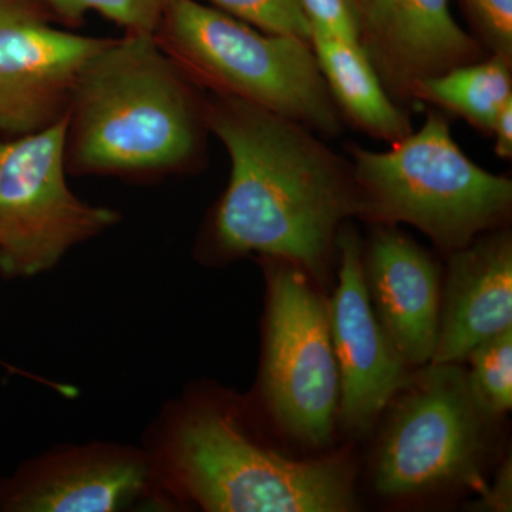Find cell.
Masks as SVG:
<instances>
[{
	"label": "cell",
	"mask_w": 512,
	"mask_h": 512,
	"mask_svg": "<svg viewBox=\"0 0 512 512\" xmlns=\"http://www.w3.org/2000/svg\"><path fill=\"white\" fill-rule=\"evenodd\" d=\"M495 137V153L501 158L512 156V99L505 103L503 109L498 113L493 131Z\"/></svg>",
	"instance_id": "cell-23"
},
{
	"label": "cell",
	"mask_w": 512,
	"mask_h": 512,
	"mask_svg": "<svg viewBox=\"0 0 512 512\" xmlns=\"http://www.w3.org/2000/svg\"><path fill=\"white\" fill-rule=\"evenodd\" d=\"M156 35L124 33L87 62L67 109V171L168 174L197 163L204 100Z\"/></svg>",
	"instance_id": "cell-2"
},
{
	"label": "cell",
	"mask_w": 512,
	"mask_h": 512,
	"mask_svg": "<svg viewBox=\"0 0 512 512\" xmlns=\"http://www.w3.org/2000/svg\"><path fill=\"white\" fill-rule=\"evenodd\" d=\"M312 30L359 42V22L353 0H299Z\"/></svg>",
	"instance_id": "cell-21"
},
{
	"label": "cell",
	"mask_w": 512,
	"mask_h": 512,
	"mask_svg": "<svg viewBox=\"0 0 512 512\" xmlns=\"http://www.w3.org/2000/svg\"><path fill=\"white\" fill-rule=\"evenodd\" d=\"M36 0H0V133H36L66 116L103 37L56 28Z\"/></svg>",
	"instance_id": "cell-9"
},
{
	"label": "cell",
	"mask_w": 512,
	"mask_h": 512,
	"mask_svg": "<svg viewBox=\"0 0 512 512\" xmlns=\"http://www.w3.org/2000/svg\"><path fill=\"white\" fill-rule=\"evenodd\" d=\"M49 15L63 22L79 23L90 12L99 13L124 33L156 35L167 0H36Z\"/></svg>",
	"instance_id": "cell-18"
},
{
	"label": "cell",
	"mask_w": 512,
	"mask_h": 512,
	"mask_svg": "<svg viewBox=\"0 0 512 512\" xmlns=\"http://www.w3.org/2000/svg\"><path fill=\"white\" fill-rule=\"evenodd\" d=\"M468 389L487 419L495 420L512 407V328L484 340L467 357Z\"/></svg>",
	"instance_id": "cell-17"
},
{
	"label": "cell",
	"mask_w": 512,
	"mask_h": 512,
	"mask_svg": "<svg viewBox=\"0 0 512 512\" xmlns=\"http://www.w3.org/2000/svg\"><path fill=\"white\" fill-rule=\"evenodd\" d=\"M252 28L311 42L312 26L299 0H208Z\"/></svg>",
	"instance_id": "cell-19"
},
{
	"label": "cell",
	"mask_w": 512,
	"mask_h": 512,
	"mask_svg": "<svg viewBox=\"0 0 512 512\" xmlns=\"http://www.w3.org/2000/svg\"><path fill=\"white\" fill-rule=\"evenodd\" d=\"M431 362L461 363L484 340L512 328L510 232L481 235L451 252Z\"/></svg>",
	"instance_id": "cell-13"
},
{
	"label": "cell",
	"mask_w": 512,
	"mask_h": 512,
	"mask_svg": "<svg viewBox=\"0 0 512 512\" xmlns=\"http://www.w3.org/2000/svg\"><path fill=\"white\" fill-rule=\"evenodd\" d=\"M359 43L390 97L413 99L423 80L483 59L451 0H353Z\"/></svg>",
	"instance_id": "cell-11"
},
{
	"label": "cell",
	"mask_w": 512,
	"mask_h": 512,
	"mask_svg": "<svg viewBox=\"0 0 512 512\" xmlns=\"http://www.w3.org/2000/svg\"><path fill=\"white\" fill-rule=\"evenodd\" d=\"M512 468L511 458L498 470L494 485L485 491L484 505L494 511H511Z\"/></svg>",
	"instance_id": "cell-22"
},
{
	"label": "cell",
	"mask_w": 512,
	"mask_h": 512,
	"mask_svg": "<svg viewBox=\"0 0 512 512\" xmlns=\"http://www.w3.org/2000/svg\"><path fill=\"white\" fill-rule=\"evenodd\" d=\"M146 464L127 453L83 450L19 474L0 491V507L23 512H109L146 485Z\"/></svg>",
	"instance_id": "cell-14"
},
{
	"label": "cell",
	"mask_w": 512,
	"mask_h": 512,
	"mask_svg": "<svg viewBox=\"0 0 512 512\" xmlns=\"http://www.w3.org/2000/svg\"><path fill=\"white\" fill-rule=\"evenodd\" d=\"M363 271L370 302L394 348L410 367L429 365L439 333L440 269L393 225L373 232Z\"/></svg>",
	"instance_id": "cell-12"
},
{
	"label": "cell",
	"mask_w": 512,
	"mask_h": 512,
	"mask_svg": "<svg viewBox=\"0 0 512 512\" xmlns=\"http://www.w3.org/2000/svg\"><path fill=\"white\" fill-rule=\"evenodd\" d=\"M156 37L197 86L322 136L340 133L338 107L308 40L262 32L198 0H167Z\"/></svg>",
	"instance_id": "cell-3"
},
{
	"label": "cell",
	"mask_w": 512,
	"mask_h": 512,
	"mask_svg": "<svg viewBox=\"0 0 512 512\" xmlns=\"http://www.w3.org/2000/svg\"><path fill=\"white\" fill-rule=\"evenodd\" d=\"M67 114L52 126L0 140V272L30 278L116 225L119 214L67 184Z\"/></svg>",
	"instance_id": "cell-7"
},
{
	"label": "cell",
	"mask_w": 512,
	"mask_h": 512,
	"mask_svg": "<svg viewBox=\"0 0 512 512\" xmlns=\"http://www.w3.org/2000/svg\"><path fill=\"white\" fill-rule=\"evenodd\" d=\"M266 259V326L262 390L279 426L292 439L323 447L339 417L340 377L329 303L308 272L285 259Z\"/></svg>",
	"instance_id": "cell-8"
},
{
	"label": "cell",
	"mask_w": 512,
	"mask_h": 512,
	"mask_svg": "<svg viewBox=\"0 0 512 512\" xmlns=\"http://www.w3.org/2000/svg\"><path fill=\"white\" fill-rule=\"evenodd\" d=\"M380 437L373 484L386 498L436 493L476 483L485 423L460 363H429L400 390Z\"/></svg>",
	"instance_id": "cell-6"
},
{
	"label": "cell",
	"mask_w": 512,
	"mask_h": 512,
	"mask_svg": "<svg viewBox=\"0 0 512 512\" xmlns=\"http://www.w3.org/2000/svg\"><path fill=\"white\" fill-rule=\"evenodd\" d=\"M204 123L231 163L212 224L222 254L285 259L326 281L343 222L362 217L352 163L309 128L224 94L204 100Z\"/></svg>",
	"instance_id": "cell-1"
},
{
	"label": "cell",
	"mask_w": 512,
	"mask_h": 512,
	"mask_svg": "<svg viewBox=\"0 0 512 512\" xmlns=\"http://www.w3.org/2000/svg\"><path fill=\"white\" fill-rule=\"evenodd\" d=\"M336 245L338 286L329 320L340 377L338 419L350 433L366 434L412 375L370 302L355 229L343 224Z\"/></svg>",
	"instance_id": "cell-10"
},
{
	"label": "cell",
	"mask_w": 512,
	"mask_h": 512,
	"mask_svg": "<svg viewBox=\"0 0 512 512\" xmlns=\"http://www.w3.org/2000/svg\"><path fill=\"white\" fill-rule=\"evenodd\" d=\"M413 99L429 101L463 117L485 133L512 99L511 60L491 56L423 80Z\"/></svg>",
	"instance_id": "cell-16"
},
{
	"label": "cell",
	"mask_w": 512,
	"mask_h": 512,
	"mask_svg": "<svg viewBox=\"0 0 512 512\" xmlns=\"http://www.w3.org/2000/svg\"><path fill=\"white\" fill-rule=\"evenodd\" d=\"M352 156L362 218L413 225L448 254L510 214L511 181L471 161L440 114L430 113L419 131L390 150L355 147Z\"/></svg>",
	"instance_id": "cell-4"
},
{
	"label": "cell",
	"mask_w": 512,
	"mask_h": 512,
	"mask_svg": "<svg viewBox=\"0 0 512 512\" xmlns=\"http://www.w3.org/2000/svg\"><path fill=\"white\" fill-rule=\"evenodd\" d=\"M481 36L495 56L512 59V0H466Z\"/></svg>",
	"instance_id": "cell-20"
},
{
	"label": "cell",
	"mask_w": 512,
	"mask_h": 512,
	"mask_svg": "<svg viewBox=\"0 0 512 512\" xmlns=\"http://www.w3.org/2000/svg\"><path fill=\"white\" fill-rule=\"evenodd\" d=\"M170 457L178 483L207 511L346 512L357 505L348 461L284 457L214 410L180 424Z\"/></svg>",
	"instance_id": "cell-5"
},
{
	"label": "cell",
	"mask_w": 512,
	"mask_h": 512,
	"mask_svg": "<svg viewBox=\"0 0 512 512\" xmlns=\"http://www.w3.org/2000/svg\"><path fill=\"white\" fill-rule=\"evenodd\" d=\"M311 45L336 107L360 130L390 144L413 133L409 116L393 103L359 42L312 30Z\"/></svg>",
	"instance_id": "cell-15"
}]
</instances>
